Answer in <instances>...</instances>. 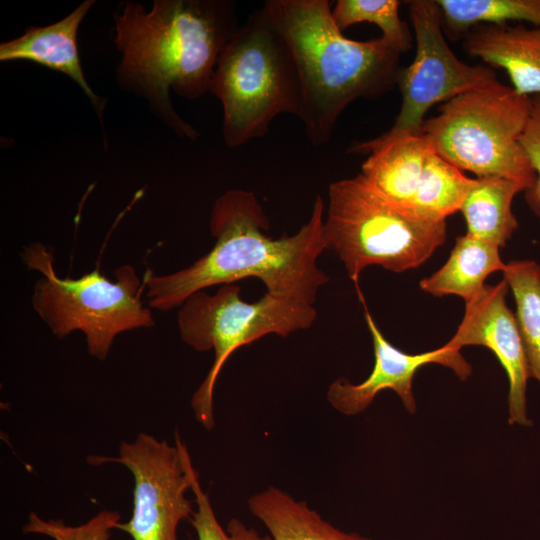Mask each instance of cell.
Returning a JSON list of instances; mask_svg holds the SVG:
<instances>
[{
    "label": "cell",
    "instance_id": "cell-23",
    "mask_svg": "<svg viewBox=\"0 0 540 540\" xmlns=\"http://www.w3.org/2000/svg\"><path fill=\"white\" fill-rule=\"evenodd\" d=\"M120 522L121 516L114 510H102L79 525L66 524L63 519H44L30 512L22 531L52 540H110L112 531Z\"/></svg>",
    "mask_w": 540,
    "mask_h": 540
},
{
    "label": "cell",
    "instance_id": "cell-16",
    "mask_svg": "<svg viewBox=\"0 0 540 540\" xmlns=\"http://www.w3.org/2000/svg\"><path fill=\"white\" fill-rule=\"evenodd\" d=\"M248 507L272 540H372L335 527L306 502L277 487L252 495Z\"/></svg>",
    "mask_w": 540,
    "mask_h": 540
},
{
    "label": "cell",
    "instance_id": "cell-5",
    "mask_svg": "<svg viewBox=\"0 0 540 540\" xmlns=\"http://www.w3.org/2000/svg\"><path fill=\"white\" fill-rule=\"evenodd\" d=\"M323 230L357 283L371 265L396 273L417 268L444 244L447 224L393 203L359 173L330 184Z\"/></svg>",
    "mask_w": 540,
    "mask_h": 540
},
{
    "label": "cell",
    "instance_id": "cell-25",
    "mask_svg": "<svg viewBox=\"0 0 540 540\" xmlns=\"http://www.w3.org/2000/svg\"><path fill=\"white\" fill-rule=\"evenodd\" d=\"M522 144L537 177L534 187L528 192L540 204V95L532 98V109Z\"/></svg>",
    "mask_w": 540,
    "mask_h": 540
},
{
    "label": "cell",
    "instance_id": "cell-17",
    "mask_svg": "<svg viewBox=\"0 0 540 540\" xmlns=\"http://www.w3.org/2000/svg\"><path fill=\"white\" fill-rule=\"evenodd\" d=\"M505 266L497 246L466 233L456 238L445 264L419 285L434 296L457 295L467 302L482 291L491 273Z\"/></svg>",
    "mask_w": 540,
    "mask_h": 540
},
{
    "label": "cell",
    "instance_id": "cell-10",
    "mask_svg": "<svg viewBox=\"0 0 540 540\" xmlns=\"http://www.w3.org/2000/svg\"><path fill=\"white\" fill-rule=\"evenodd\" d=\"M407 4L416 53L412 63L398 73L396 84L402 104L385 135L421 133L424 117L432 106L497 79L490 67L468 65L453 53L444 37L436 0H413Z\"/></svg>",
    "mask_w": 540,
    "mask_h": 540
},
{
    "label": "cell",
    "instance_id": "cell-21",
    "mask_svg": "<svg viewBox=\"0 0 540 540\" xmlns=\"http://www.w3.org/2000/svg\"><path fill=\"white\" fill-rule=\"evenodd\" d=\"M474 182L475 178L467 177L436 151L427 163L411 211L428 220L446 221L448 216L460 211Z\"/></svg>",
    "mask_w": 540,
    "mask_h": 540
},
{
    "label": "cell",
    "instance_id": "cell-20",
    "mask_svg": "<svg viewBox=\"0 0 540 540\" xmlns=\"http://www.w3.org/2000/svg\"><path fill=\"white\" fill-rule=\"evenodd\" d=\"M443 29L463 36L481 24L527 22L540 27V0H436Z\"/></svg>",
    "mask_w": 540,
    "mask_h": 540
},
{
    "label": "cell",
    "instance_id": "cell-9",
    "mask_svg": "<svg viewBox=\"0 0 540 540\" xmlns=\"http://www.w3.org/2000/svg\"><path fill=\"white\" fill-rule=\"evenodd\" d=\"M88 462L119 463L133 476L132 516L116 529L133 540H179L178 528L191 519L194 507L186 496L191 490L193 464L178 432L174 445L140 432L132 442H121L118 456L94 455Z\"/></svg>",
    "mask_w": 540,
    "mask_h": 540
},
{
    "label": "cell",
    "instance_id": "cell-14",
    "mask_svg": "<svg viewBox=\"0 0 540 540\" xmlns=\"http://www.w3.org/2000/svg\"><path fill=\"white\" fill-rule=\"evenodd\" d=\"M350 152L367 154L360 174L387 199L411 210L427 163L436 149L421 132L382 134L356 144Z\"/></svg>",
    "mask_w": 540,
    "mask_h": 540
},
{
    "label": "cell",
    "instance_id": "cell-15",
    "mask_svg": "<svg viewBox=\"0 0 540 540\" xmlns=\"http://www.w3.org/2000/svg\"><path fill=\"white\" fill-rule=\"evenodd\" d=\"M464 49L490 67L504 69L520 95H540V27L481 24L467 32Z\"/></svg>",
    "mask_w": 540,
    "mask_h": 540
},
{
    "label": "cell",
    "instance_id": "cell-6",
    "mask_svg": "<svg viewBox=\"0 0 540 540\" xmlns=\"http://www.w3.org/2000/svg\"><path fill=\"white\" fill-rule=\"evenodd\" d=\"M531 109V97L496 79L441 104L438 114L423 122L421 132L461 171L477 178L510 179L529 191L537 177L522 137Z\"/></svg>",
    "mask_w": 540,
    "mask_h": 540
},
{
    "label": "cell",
    "instance_id": "cell-13",
    "mask_svg": "<svg viewBox=\"0 0 540 540\" xmlns=\"http://www.w3.org/2000/svg\"><path fill=\"white\" fill-rule=\"evenodd\" d=\"M94 3L85 0L61 20L46 26H29L21 36L2 42L0 61H30L68 76L87 96L103 126L107 100L87 82L77 42L79 27Z\"/></svg>",
    "mask_w": 540,
    "mask_h": 540
},
{
    "label": "cell",
    "instance_id": "cell-12",
    "mask_svg": "<svg viewBox=\"0 0 540 540\" xmlns=\"http://www.w3.org/2000/svg\"><path fill=\"white\" fill-rule=\"evenodd\" d=\"M508 288L503 279L495 285H485L465 302L462 321L446 345L458 351L469 345L490 349L509 380V424L529 426L532 421L527 415L526 389L530 372L515 316L506 304Z\"/></svg>",
    "mask_w": 540,
    "mask_h": 540
},
{
    "label": "cell",
    "instance_id": "cell-22",
    "mask_svg": "<svg viewBox=\"0 0 540 540\" xmlns=\"http://www.w3.org/2000/svg\"><path fill=\"white\" fill-rule=\"evenodd\" d=\"M398 0H338L331 10L333 20L343 32L358 23L375 24L382 37L401 53L412 46V35L406 22L399 15Z\"/></svg>",
    "mask_w": 540,
    "mask_h": 540
},
{
    "label": "cell",
    "instance_id": "cell-1",
    "mask_svg": "<svg viewBox=\"0 0 540 540\" xmlns=\"http://www.w3.org/2000/svg\"><path fill=\"white\" fill-rule=\"evenodd\" d=\"M111 38L120 54L119 86L144 100L180 138L198 131L175 110L171 92L195 100L210 92L217 61L240 26L231 0H154L151 9L121 1Z\"/></svg>",
    "mask_w": 540,
    "mask_h": 540
},
{
    "label": "cell",
    "instance_id": "cell-2",
    "mask_svg": "<svg viewBox=\"0 0 540 540\" xmlns=\"http://www.w3.org/2000/svg\"><path fill=\"white\" fill-rule=\"evenodd\" d=\"M213 248L187 268L144 279L151 308L168 311L193 293L214 285L257 278L267 292L314 304L329 280L317 265L328 249L324 236V202L317 196L309 220L293 235L266 234L269 219L256 195L230 189L214 202L210 214Z\"/></svg>",
    "mask_w": 540,
    "mask_h": 540
},
{
    "label": "cell",
    "instance_id": "cell-4",
    "mask_svg": "<svg viewBox=\"0 0 540 540\" xmlns=\"http://www.w3.org/2000/svg\"><path fill=\"white\" fill-rule=\"evenodd\" d=\"M210 93L222 105V138L229 148L266 135L280 114L301 118L303 96L294 57L263 6L226 44Z\"/></svg>",
    "mask_w": 540,
    "mask_h": 540
},
{
    "label": "cell",
    "instance_id": "cell-7",
    "mask_svg": "<svg viewBox=\"0 0 540 540\" xmlns=\"http://www.w3.org/2000/svg\"><path fill=\"white\" fill-rule=\"evenodd\" d=\"M21 257L42 277L34 285L32 305L52 333L63 338L75 330L84 333L90 355L104 360L119 334L152 327L155 322L144 306V287L130 265L115 270L116 281L98 269L78 279L60 278L54 269V255L43 244L25 246Z\"/></svg>",
    "mask_w": 540,
    "mask_h": 540
},
{
    "label": "cell",
    "instance_id": "cell-8",
    "mask_svg": "<svg viewBox=\"0 0 540 540\" xmlns=\"http://www.w3.org/2000/svg\"><path fill=\"white\" fill-rule=\"evenodd\" d=\"M235 283L220 285L216 293L190 295L178 312L181 339L196 351H214L213 364L191 399L197 421L206 429L215 425L213 396L219 373L234 351L269 334L287 337L309 328L317 318L312 304L273 295L256 301L241 298Z\"/></svg>",
    "mask_w": 540,
    "mask_h": 540
},
{
    "label": "cell",
    "instance_id": "cell-18",
    "mask_svg": "<svg viewBox=\"0 0 540 540\" xmlns=\"http://www.w3.org/2000/svg\"><path fill=\"white\" fill-rule=\"evenodd\" d=\"M521 191L525 187L510 179L475 178L460 208L467 234L498 248L505 246L518 228L512 202Z\"/></svg>",
    "mask_w": 540,
    "mask_h": 540
},
{
    "label": "cell",
    "instance_id": "cell-24",
    "mask_svg": "<svg viewBox=\"0 0 540 540\" xmlns=\"http://www.w3.org/2000/svg\"><path fill=\"white\" fill-rule=\"evenodd\" d=\"M191 491L195 497L196 508L189 521L198 540H272L269 535H261L237 518L231 519L224 528L215 515L208 495L201 487L194 466L191 469Z\"/></svg>",
    "mask_w": 540,
    "mask_h": 540
},
{
    "label": "cell",
    "instance_id": "cell-11",
    "mask_svg": "<svg viewBox=\"0 0 540 540\" xmlns=\"http://www.w3.org/2000/svg\"><path fill=\"white\" fill-rule=\"evenodd\" d=\"M364 308L366 324L372 337L374 366L361 383L353 384L339 378L330 384L327 400L338 412L347 416L362 413L380 392L392 390L399 396L404 408L414 414L417 404L413 394V379L416 372L427 364L436 363L450 368L461 380H466L471 375V365L460 351L446 344L418 354L406 353L396 348L380 331L365 304Z\"/></svg>",
    "mask_w": 540,
    "mask_h": 540
},
{
    "label": "cell",
    "instance_id": "cell-19",
    "mask_svg": "<svg viewBox=\"0 0 540 540\" xmlns=\"http://www.w3.org/2000/svg\"><path fill=\"white\" fill-rule=\"evenodd\" d=\"M502 273L515 299V319L530 377L540 384V266L532 260H512Z\"/></svg>",
    "mask_w": 540,
    "mask_h": 540
},
{
    "label": "cell",
    "instance_id": "cell-3",
    "mask_svg": "<svg viewBox=\"0 0 540 540\" xmlns=\"http://www.w3.org/2000/svg\"><path fill=\"white\" fill-rule=\"evenodd\" d=\"M263 7L287 41L303 96L300 120L314 146L326 144L346 107L391 89L401 52L382 36L345 37L328 0H267Z\"/></svg>",
    "mask_w": 540,
    "mask_h": 540
}]
</instances>
